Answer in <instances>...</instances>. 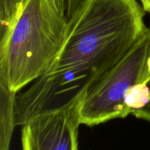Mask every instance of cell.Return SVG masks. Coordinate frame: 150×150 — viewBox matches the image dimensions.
I'll list each match as a JSON object with an SVG mask.
<instances>
[{
	"mask_svg": "<svg viewBox=\"0 0 150 150\" xmlns=\"http://www.w3.org/2000/svg\"><path fill=\"white\" fill-rule=\"evenodd\" d=\"M136 0H83L67 20L64 42L48 70L67 67L106 75L147 28Z\"/></svg>",
	"mask_w": 150,
	"mask_h": 150,
	"instance_id": "cell-1",
	"label": "cell"
},
{
	"mask_svg": "<svg viewBox=\"0 0 150 150\" xmlns=\"http://www.w3.org/2000/svg\"><path fill=\"white\" fill-rule=\"evenodd\" d=\"M67 17L47 0H26L0 42V81L19 91L45 74L65 38Z\"/></svg>",
	"mask_w": 150,
	"mask_h": 150,
	"instance_id": "cell-2",
	"label": "cell"
},
{
	"mask_svg": "<svg viewBox=\"0 0 150 150\" xmlns=\"http://www.w3.org/2000/svg\"><path fill=\"white\" fill-rule=\"evenodd\" d=\"M149 53L150 28H147L125 57L79 103L81 125L92 127L130 114L124 104L125 95L132 86L143 83Z\"/></svg>",
	"mask_w": 150,
	"mask_h": 150,
	"instance_id": "cell-3",
	"label": "cell"
},
{
	"mask_svg": "<svg viewBox=\"0 0 150 150\" xmlns=\"http://www.w3.org/2000/svg\"><path fill=\"white\" fill-rule=\"evenodd\" d=\"M105 76L79 67L48 70L16 95V126H23L40 115L76 105Z\"/></svg>",
	"mask_w": 150,
	"mask_h": 150,
	"instance_id": "cell-4",
	"label": "cell"
},
{
	"mask_svg": "<svg viewBox=\"0 0 150 150\" xmlns=\"http://www.w3.org/2000/svg\"><path fill=\"white\" fill-rule=\"evenodd\" d=\"M78 106L40 115L21 126L22 150H78Z\"/></svg>",
	"mask_w": 150,
	"mask_h": 150,
	"instance_id": "cell-5",
	"label": "cell"
},
{
	"mask_svg": "<svg viewBox=\"0 0 150 150\" xmlns=\"http://www.w3.org/2000/svg\"><path fill=\"white\" fill-rule=\"evenodd\" d=\"M17 92L0 81V150H9L16 123Z\"/></svg>",
	"mask_w": 150,
	"mask_h": 150,
	"instance_id": "cell-6",
	"label": "cell"
},
{
	"mask_svg": "<svg viewBox=\"0 0 150 150\" xmlns=\"http://www.w3.org/2000/svg\"><path fill=\"white\" fill-rule=\"evenodd\" d=\"M149 102L150 88L147 83H139L133 85L124 97V104L130 114L144 108Z\"/></svg>",
	"mask_w": 150,
	"mask_h": 150,
	"instance_id": "cell-7",
	"label": "cell"
},
{
	"mask_svg": "<svg viewBox=\"0 0 150 150\" xmlns=\"http://www.w3.org/2000/svg\"><path fill=\"white\" fill-rule=\"evenodd\" d=\"M26 0H0L1 36L8 31Z\"/></svg>",
	"mask_w": 150,
	"mask_h": 150,
	"instance_id": "cell-8",
	"label": "cell"
},
{
	"mask_svg": "<svg viewBox=\"0 0 150 150\" xmlns=\"http://www.w3.org/2000/svg\"><path fill=\"white\" fill-rule=\"evenodd\" d=\"M148 85H149L150 88V82L148 83ZM132 115H133L138 119H142V120H146V121L149 122L150 123V102L142 109L134 111L132 114Z\"/></svg>",
	"mask_w": 150,
	"mask_h": 150,
	"instance_id": "cell-9",
	"label": "cell"
},
{
	"mask_svg": "<svg viewBox=\"0 0 150 150\" xmlns=\"http://www.w3.org/2000/svg\"><path fill=\"white\" fill-rule=\"evenodd\" d=\"M51 5L62 16H66L67 0H47Z\"/></svg>",
	"mask_w": 150,
	"mask_h": 150,
	"instance_id": "cell-10",
	"label": "cell"
},
{
	"mask_svg": "<svg viewBox=\"0 0 150 150\" xmlns=\"http://www.w3.org/2000/svg\"><path fill=\"white\" fill-rule=\"evenodd\" d=\"M83 0H67V10H66V17L68 19L71 15L76 11Z\"/></svg>",
	"mask_w": 150,
	"mask_h": 150,
	"instance_id": "cell-11",
	"label": "cell"
},
{
	"mask_svg": "<svg viewBox=\"0 0 150 150\" xmlns=\"http://www.w3.org/2000/svg\"><path fill=\"white\" fill-rule=\"evenodd\" d=\"M150 82V53L146 59V64H145L144 72L143 76V83H149Z\"/></svg>",
	"mask_w": 150,
	"mask_h": 150,
	"instance_id": "cell-12",
	"label": "cell"
},
{
	"mask_svg": "<svg viewBox=\"0 0 150 150\" xmlns=\"http://www.w3.org/2000/svg\"><path fill=\"white\" fill-rule=\"evenodd\" d=\"M140 1L145 11L150 13V0H140Z\"/></svg>",
	"mask_w": 150,
	"mask_h": 150,
	"instance_id": "cell-13",
	"label": "cell"
}]
</instances>
